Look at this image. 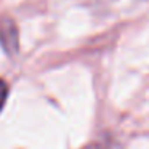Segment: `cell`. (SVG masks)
I'll list each match as a JSON object with an SVG mask.
<instances>
[{"instance_id": "6da1fadb", "label": "cell", "mask_w": 149, "mask_h": 149, "mask_svg": "<svg viewBox=\"0 0 149 149\" xmlns=\"http://www.w3.org/2000/svg\"><path fill=\"white\" fill-rule=\"evenodd\" d=\"M0 42L8 52L18 48V32H16V26L13 21L7 19H0Z\"/></svg>"}, {"instance_id": "7a4b0ae2", "label": "cell", "mask_w": 149, "mask_h": 149, "mask_svg": "<svg viewBox=\"0 0 149 149\" xmlns=\"http://www.w3.org/2000/svg\"><path fill=\"white\" fill-rule=\"evenodd\" d=\"M7 95H8V87L3 80H0V109L3 107L5 101H7Z\"/></svg>"}]
</instances>
